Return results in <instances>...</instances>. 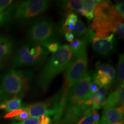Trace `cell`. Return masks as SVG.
<instances>
[{
    "label": "cell",
    "instance_id": "cell-19",
    "mask_svg": "<svg viewBox=\"0 0 124 124\" xmlns=\"http://www.w3.org/2000/svg\"><path fill=\"white\" fill-rule=\"evenodd\" d=\"M117 79L115 87H118L124 85V55L121 54L119 57L117 68Z\"/></svg>",
    "mask_w": 124,
    "mask_h": 124
},
{
    "label": "cell",
    "instance_id": "cell-12",
    "mask_svg": "<svg viewBox=\"0 0 124 124\" xmlns=\"http://www.w3.org/2000/svg\"><path fill=\"white\" fill-rule=\"evenodd\" d=\"M15 48V41L12 37L0 33V59L8 62L12 56Z\"/></svg>",
    "mask_w": 124,
    "mask_h": 124
},
{
    "label": "cell",
    "instance_id": "cell-29",
    "mask_svg": "<svg viewBox=\"0 0 124 124\" xmlns=\"http://www.w3.org/2000/svg\"><path fill=\"white\" fill-rule=\"evenodd\" d=\"M39 124H51L52 119L49 116H42L38 118Z\"/></svg>",
    "mask_w": 124,
    "mask_h": 124
},
{
    "label": "cell",
    "instance_id": "cell-25",
    "mask_svg": "<svg viewBox=\"0 0 124 124\" xmlns=\"http://www.w3.org/2000/svg\"><path fill=\"white\" fill-rule=\"evenodd\" d=\"M60 43L58 41H54V42L51 43L47 46H46V49L47 50L48 53H55L56 51L59 49L60 47Z\"/></svg>",
    "mask_w": 124,
    "mask_h": 124
},
{
    "label": "cell",
    "instance_id": "cell-21",
    "mask_svg": "<svg viewBox=\"0 0 124 124\" xmlns=\"http://www.w3.org/2000/svg\"><path fill=\"white\" fill-rule=\"evenodd\" d=\"M100 1L98 0L83 1V8L86 11L85 15V17L89 20H92L94 18V10Z\"/></svg>",
    "mask_w": 124,
    "mask_h": 124
},
{
    "label": "cell",
    "instance_id": "cell-24",
    "mask_svg": "<svg viewBox=\"0 0 124 124\" xmlns=\"http://www.w3.org/2000/svg\"><path fill=\"white\" fill-rule=\"evenodd\" d=\"M87 28L85 25L84 23L81 19H78L75 23V28L73 31L71 32L74 35L78 37H83L86 33Z\"/></svg>",
    "mask_w": 124,
    "mask_h": 124
},
{
    "label": "cell",
    "instance_id": "cell-32",
    "mask_svg": "<svg viewBox=\"0 0 124 124\" xmlns=\"http://www.w3.org/2000/svg\"><path fill=\"white\" fill-rule=\"evenodd\" d=\"M114 8L120 14L122 17H124V4H117L114 5Z\"/></svg>",
    "mask_w": 124,
    "mask_h": 124
},
{
    "label": "cell",
    "instance_id": "cell-37",
    "mask_svg": "<svg viewBox=\"0 0 124 124\" xmlns=\"http://www.w3.org/2000/svg\"><path fill=\"white\" fill-rule=\"evenodd\" d=\"M98 123L97 124H99V123H98Z\"/></svg>",
    "mask_w": 124,
    "mask_h": 124
},
{
    "label": "cell",
    "instance_id": "cell-16",
    "mask_svg": "<svg viewBox=\"0 0 124 124\" xmlns=\"http://www.w3.org/2000/svg\"><path fill=\"white\" fill-rule=\"evenodd\" d=\"M93 79L100 87H103L108 89L116 82L108 75L98 71H96L93 75Z\"/></svg>",
    "mask_w": 124,
    "mask_h": 124
},
{
    "label": "cell",
    "instance_id": "cell-11",
    "mask_svg": "<svg viewBox=\"0 0 124 124\" xmlns=\"http://www.w3.org/2000/svg\"><path fill=\"white\" fill-rule=\"evenodd\" d=\"M124 106L117 108H104L99 124H115L124 118Z\"/></svg>",
    "mask_w": 124,
    "mask_h": 124
},
{
    "label": "cell",
    "instance_id": "cell-31",
    "mask_svg": "<svg viewBox=\"0 0 124 124\" xmlns=\"http://www.w3.org/2000/svg\"><path fill=\"white\" fill-rule=\"evenodd\" d=\"M100 86L98 85L97 83H95V82L93 81L91 82L90 86L89 87V94L90 95H93V94H94L96 91H97L98 90Z\"/></svg>",
    "mask_w": 124,
    "mask_h": 124
},
{
    "label": "cell",
    "instance_id": "cell-34",
    "mask_svg": "<svg viewBox=\"0 0 124 124\" xmlns=\"http://www.w3.org/2000/svg\"><path fill=\"white\" fill-rule=\"evenodd\" d=\"M7 61H5L4 60L0 59V71H2L7 66Z\"/></svg>",
    "mask_w": 124,
    "mask_h": 124
},
{
    "label": "cell",
    "instance_id": "cell-27",
    "mask_svg": "<svg viewBox=\"0 0 124 124\" xmlns=\"http://www.w3.org/2000/svg\"><path fill=\"white\" fill-rule=\"evenodd\" d=\"M10 124H39L38 118L29 117L22 121L18 122H12Z\"/></svg>",
    "mask_w": 124,
    "mask_h": 124
},
{
    "label": "cell",
    "instance_id": "cell-5",
    "mask_svg": "<svg viewBox=\"0 0 124 124\" xmlns=\"http://www.w3.org/2000/svg\"><path fill=\"white\" fill-rule=\"evenodd\" d=\"M46 0H25L14 2L4 12V25L29 22L41 15L49 8Z\"/></svg>",
    "mask_w": 124,
    "mask_h": 124
},
{
    "label": "cell",
    "instance_id": "cell-8",
    "mask_svg": "<svg viewBox=\"0 0 124 124\" xmlns=\"http://www.w3.org/2000/svg\"><path fill=\"white\" fill-rule=\"evenodd\" d=\"M29 41L46 46L51 43L58 41L52 20L48 17L40 18L32 23L27 31Z\"/></svg>",
    "mask_w": 124,
    "mask_h": 124
},
{
    "label": "cell",
    "instance_id": "cell-17",
    "mask_svg": "<svg viewBox=\"0 0 124 124\" xmlns=\"http://www.w3.org/2000/svg\"><path fill=\"white\" fill-rule=\"evenodd\" d=\"M21 98H13L0 103V109L4 110L8 113L21 108Z\"/></svg>",
    "mask_w": 124,
    "mask_h": 124
},
{
    "label": "cell",
    "instance_id": "cell-13",
    "mask_svg": "<svg viewBox=\"0 0 124 124\" xmlns=\"http://www.w3.org/2000/svg\"><path fill=\"white\" fill-rule=\"evenodd\" d=\"M124 85L111 91L108 97L106 98V103L104 108H117L124 106Z\"/></svg>",
    "mask_w": 124,
    "mask_h": 124
},
{
    "label": "cell",
    "instance_id": "cell-6",
    "mask_svg": "<svg viewBox=\"0 0 124 124\" xmlns=\"http://www.w3.org/2000/svg\"><path fill=\"white\" fill-rule=\"evenodd\" d=\"M72 56L69 45L60 46L57 51L51 56L40 72L37 82L38 89L44 91L47 90L54 78L66 70Z\"/></svg>",
    "mask_w": 124,
    "mask_h": 124
},
{
    "label": "cell",
    "instance_id": "cell-36",
    "mask_svg": "<svg viewBox=\"0 0 124 124\" xmlns=\"http://www.w3.org/2000/svg\"><path fill=\"white\" fill-rule=\"evenodd\" d=\"M115 124H124V121L122 120V121H121L118 122V123H116Z\"/></svg>",
    "mask_w": 124,
    "mask_h": 124
},
{
    "label": "cell",
    "instance_id": "cell-1",
    "mask_svg": "<svg viewBox=\"0 0 124 124\" xmlns=\"http://www.w3.org/2000/svg\"><path fill=\"white\" fill-rule=\"evenodd\" d=\"M93 80L91 72L87 70L77 83L71 87L67 96L64 111L61 118L54 124H75L87 108L85 102L92 95L89 87Z\"/></svg>",
    "mask_w": 124,
    "mask_h": 124
},
{
    "label": "cell",
    "instance_id": "cell-28",
    "mask_svg": "<svg viewBox=\"0 0 124 124\" xmlns=\"http://www.w3.org/2000/svg\"><path fill=\"white\" fill-rule=\"evenodd\" d=\"M29 117V116L28 113L26 110H23L22 112L20 113V114H19L17 116H16V117L13 118L15 120H17V121H24L25 120H26V119L28 118Z\"/></svg>",
    "mask_w": 124,
    "mask_h": 124
},
{
    "label": "cell",
    "instance_id": "cell-18",
    "mask_svg": "<svg viewBox=\"0 0 124 124\" xmlns=\"http://www.w3.org/2000/svg\"><path fill=\"white\" fill-rule=\"evenodd\" d=\"M78 19V16L74 13H71L67 15L66 19L62 27V32L64 34L72 32L75 28Z\"/></svg>",
    "mask_w": 124,
    "mask_h": 124
},
{
    "label": "cell",
    "instance_id": "cell-15",
    "mask_svg": "<svg viewBox=\"0 0 124 124\" xmlns=\"http://www.w3.org/2000/svg\"><path fill=\"white\" fill-rule=\"evenodd\" d=\"M60 8L66 15L72 13V12H77L83 8V1L82 0L62 1H60Z\"/></svg>",
    "mask_w": 124,
    "mask_h": 124
},
{
    "label": "cell",
    "instance_id": "cell-20",
    "mask_svg": "<svg viewBox=\"0 0 124 124\" xmlns=\"http://www.w3.org/2000/svg\"><path fill=\"white\" fill-rule=\"evenodd\" d=\"M96 71L106 74L116 82V71L114 67L111 65L106 63H101L98 62L96 64Z\"/></svg>",
    "mask_w": 124,
    "mask_h": 124
},
{
    "label": "cell",
    "instance_id": "cell-7",
    "mask_svg": "<svg viewBox=\"0 0 124 124\" xmlns=\"http://www.w3.org/2000/svg\"><path fill=\"white\" fill-rule=\"evenodd\" d=\"M44 46L27 40L21 45L13 60V69L22 67H35L43 63L48 56Z\"/></svg>",
    "mask_w": 124,
    "mask_h": 124
},
{
    "label": "cell",
    "instance_id": "cell-22",
    "mask_svg": "<svg viewBox=\"0 0 124 124\" xmlns=\"http://www.w3.org/2000/svg\"><path fill=\"white\" fill-rule=\"evenodd\" d=\"M88 43L85 41L84 40L78 39H74V40L71 43L69 46L70 48L72 51V54H76L80 52L82 49L87 47V45Z\"/></svg>",
    "mask_w": 124,
    "mask_h": 124
},
{
    "label": "cell",
    "instance_id": "cell-10",
    "mask_svg": "<svg viewBox=\"0 0 124 124\" xmlns=\"http://www.w3.org/2000/svg\"><path fill=\"white\" fill-rule=\"evenodd\" d=\"M90 43H91L93 50L96 54L102 56H108L114 48L116 39L113 33L104 39L98 38L95 34L92 37Z\"/></svg>",
    "mask_w": 124,
    "mask_h": 124
},
{
    "label": "cell",
    "instance_id": "cell-9",
    "mask_svg": "<svg viewBox=\"0 0 124 124\" xmlns=\"http://www.w3.org/2000/svg\"><path fill=\"white\" fill-rule=\"evenodd\" d=\"M62 94L60 90L43 101L29 105H24L21 108L28 113L29 117L38 118L42 116H55L59 108Z\"/></svg>",
    "mask_w": 124,
    "mask_h": 124
},
{
    "label": "cell",
    "instance_id": "cell-33",
    "mask_svg": "<svg viewBox=\"0 0 124 124\" xmlns=\"http://www.w3.org/2000/svg\"><path fill=\"white\" fill-rule=\"evenodd\" d=\"M65 39L67 40V41L69 43H71L72 41L74 40V38H75V36L72 33H67L64 34Z\"/></svg>",
    "mask_w": 124,
    "mask_h": 124
},
{
    "label": "cell",
    "instance_id": "cell-35",
    "mask_svg": "<svg viewBox=\"0 0 124 124\" xmlns=\"http://www.w3.org/2000/svg\"><path fill=\"white\" fill-rule=\"evenodd\" d=\"M4 25V12L0 14V26Z\"/></svg>",
    "mask_w": 124,
    "mask_h": 124
},
{
    "label": "cell",
    "instance_id": "cell-3",
    "mask_svg": "<svg viewBox=\"0 0 124 124\" xmlns=\"http://www.w3.org/2000/svg\"><path fill=\"white\" fill-rule=\"evenodd\" d=\"M35 74L29 70L12 69L0 75V103L22 98L30 89Z\"/></svg>",
    "mask_w": 124,
    "mask_h": 124
},
{
    "label": "cell",
    "instance_id": "cell-26",
    "mask_svg": "<svg viewBox=\"0 0 124 124\" xmlns=\"http://www.w3.org/2000/svg\"><path fill=\"white\" fill-rule=\"evenodd\" d=\"M13 2L12 0H0V14L5 11Z\"/></svg>",
    "mask_w": 124,
    "mask_h": 124
},
{
    "label": "cell",
    "instance_id": "cell-23",
    "mask_svg": "<svg viewBox=\"0 0 124 124\" xmlns=\"http://www.w3.org/2000/svg\"><path fill=\"white\" fill-rule=\"evenodd\" d=\"M97 123L93 118L92 108H89L85 110L80 120L75 124H96Z\"/></svg>",
    "mask_w": 124,
    "mask_h": 124
},
{
    "label": "cell",
    "instance_id": "cell-30",
    "mask_svg": "<svg viewBox=\"0 0 124 124\" xmlns=\"http://www.w3.org/2000/svg\"><path fill=\"white\" fill-rule=\"evenodd\" d=\"M23 108H20L19 109L16 110L12 111L11 112L7 113L5 116V118H14L16 116H17L18 114H20L23 111Z\"/></svg>",
    "mask_w": 124,
    "mask_h": 124
},
{
    "label": "cell",
    "instance_id": "cell-4",
    "mask_svg": "<svg viewBox=\"0 0 124 124\" xmlns=\"http://www.w3.org/2000/svg\"><path fill=\"white\" fill-rule=\"evenodd\" d=\"M88 56L87 47L82 49L78 53L72 56L70 62L67 67L64 75V82L61 91L62 97L60 106L58 112L54 116L53 121L57 122L60 120L63 111L67 96L70 90L81 78L87 70Z\"/></svg>",
    "mask_w": 124,
    "mask_h": 124
},
{
    "label": "cell",
    "instance_id": "cell-14",
    "mask_svg": "<svg viewBox=\"0 0 124 124\" xmlns=\"http://www.w3.org/2000/svg\"><path fill=\"white\" fill-rule=\"evenodd\" d=\"M108 89L103 87H100L97 91L91 96L92 109L98 110L105 106L106 103Z\"/></svg>",
    "mask_w": 124,
    "mask_h": 124
},
{
    "label": "cell",
    "instance_id": "cell-2",
    "mask_svg": "<svg viewBox=\"0 0 124 124\" xmlns=\"http://www.w3.org/2000/svg\"><path fill=\"white\" fill-rule=\"evenodd\" d=\"M124 17L110 1H100L94 10V19L90 28L98 38L104 39L111 33L124 39Z\"/></svg>",
    "mask_w": 124,
    "mask_h": 124
}]
</instances>
